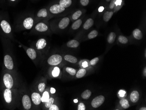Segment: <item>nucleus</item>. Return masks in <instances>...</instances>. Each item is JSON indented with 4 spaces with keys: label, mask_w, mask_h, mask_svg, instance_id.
<instances>
[{
    "label": "nucleus",
    "mask_w": 146,
    "mask_h": 110,
    "mask_svg": "<svg viewBox=\"0 0 146 110\" xmlns=\"http://www.w3.org/2000/svg\"><path fill=\"white\" fill-rule=\"evenodd\" d=\"M3 85L6 88L12 89L14 86L15 81L14 77L10 73L6 72L4 73L2 77Z\"/></svg>",
    "instance_id": "1"
},
{
    "label": "nucleus",
    "mask_w": 146,
    "mask_h": 110,
    "mask_svg": "<svg viewBox=\"0 0 146 110\" xmlns=\"http://www.w3.org/2000/svg\"><path fill=\"white\" fill-rule=\"evenodd\" d=\"M130 98L132 102H137L140 98V95L138 92L137 91H133V92H132L130 94Z\"/></svg>",
    "instance_id": "14"
},
{
    "label": "nucleus",
    "mask_w": 146,
    "mask_h": 110,
    "mask_svg": "<svg viewBox=\"0 0 146 110\" xmlns=\"http://www.w3.org/2000/svg\"><path fill=\"white\" fill-rule=\"evenodd\" d=\"M122 0H117L115 2V6L121 5Z\"/></svg>",
    "instance_id": "42"
},
{
    "label": "nucleus",
    "mask_w": 146,
    "mask_h": 110,
    "mask_svg": "<svg viewBox=\"0 0 146 110\" xmlns=\"http://www.w3.org/2000/svg\"><path fill=\"white\" fill-rule=\"evenodd\" d=\"M46 46V41L44 39H40L36 43V47L38 50H41L45 48Z\"/></svg>",
    "instance_id": "13"
},
{
    "label": "nucleus",
    "mask_w": 146,
    "mask_h": 110,
    "mask_svg": "<svg viewBox=\"0 0 146 110\" xmlns=\"http://www.w3.org/2000/svg\"><path fill=\"white\" fill-rule=\"evenodd\" d=\"M116 35L114 32H111L109 34L107 38V41L109 43H113L115 41L116 38Z\"/></svg>",
    "instance_id": "21"
},
{
    "label": "nucleus",
    "mask_w": 146,
    "mask_h": 110,
    "mask_svg": "<svg viewBox=\"0 0 146 110\" xmlns=\"http://www.w3.org/2000/svg\"><path fill=\"white\" fill-rule=\"evenodd\" d=\"M92 95V92L90 90H86L82 93V97L83 99H88Z\"/></svg>",
    "instance_id": "26"
},
{
    "label": "nucleus",
    "mask_w": 146,
    "mask_h": 110,
    "mask_svg": "<svg viewBox=\"0 0 146 110\" xmlns=\"http://www.w3.org/2000/svg\"><path fill=\"white\" fill-rule=\"evenodd\" d=\"M54 102V98L52 97H50H50L49 100L45 102V107L46 108H49L53 104Z\"/></svg>",
    "instance_id": "32"
},
{
    "label": "nucleus",
    "mask_w": 146,
    "mask_h": 110,
    "mask_svg": "<svg viewBox=\"0 0 146 110\" xmlns=\"http://www.w3.org/2000/svg\"><path fill=\"white\" fill-rule=\"evenodd\" d=\"M4 64L5 67L9 70H12L14 68V63L11 55L6 54L4 57Z\"/></svg>",
    "instance_id": "3"
},
{
    "label": "nucleus",
    "mask_w": 146,
    "mask_h": 110,
    "mask_svg": "<svg viewBox=\"0 0 146 110\" xmlns=\"http://www.w3.org/2000/svg\"><path fill=\"white\" fill-rule=\"evenodd\" d=\"M0 27L2 32L7 35L11 33V27L9 22L5 19H2L0 22Z\"/></svg>",
    "instance_id": "4"
},
{
    "label": "nucleus",
    "mask_w": 146,
    "mask_h": 110,
    "mask_svg": "<svg viewBox=\"0 0 146 110\" xmlns=\"http://www.w3.org/2000/svg\"><path fill=\"white\" fill-rule=\"evenodd\" d=\"M105 100V97L102 95H100L96 97L92 100L91 105L94 108H98L103 104Z\"/></svg>",
    "instance_id": "6"
},
{
    "label": "nucleus",
    "mask_w": 146,
    "mask_h": 110,
    "mask_svg": "<svg viewBox=\"0 0 146 110\" xmlns=\"http://www.w3.org/2000/svg\"><path fill=\"white\" fill-rule=\"evenodd\" d=\"M56 92V89H55L54 88H51L50 89V93L52 94H54V93H55Z\"/></svg>",
    "instance_id": "44"
},
{
    "label": "nucleus",
    "mask_w": 146,
    "mask_h": 110,
    "mask_svg": "<svg viewBox=\"0 0 146 110\" xmlns=\"http://www.w3.org/2000/svg\"><path fill=\"white\" fill-rule=\"evenodd\" d=\"M125 93H126L125 91L123 90H119V96L121 97H124Z\"/></svg>",
    "instance_id": "41"
},
{
    "label": "nucleus",
    "mask_w": 146,
    "mask_h": 110,
    "mask_svg": "<svg viewBox=\"0 0 146 110\" xmlns=\"http://www.w3.org/2000/svg\"><path fill=\"white\" fill-rule=\"evenodd\" d=\"M143 75L144 76H146V68H144V70H143Z\"/></svg>",
    "instance_id": "46"
},
{
    "label": "nucleus",
    "mask_w": 146,
    "mask_h": 110,
    "mask_svg": "<svg viewBox=\"0 0 146 110\" xmlns=\"http://www.w3.org/2000/svg\"><path fill=\"white\" fill-rule=\"evenodd\" d=\"M22 103L23 106L25 110H29L32 106L31 100L28 95H24L22 98Z\"/></svg>",
    "instance_id": "8"
},
{
    "label": "nucleus",
    "mask_w": 146,
    "mask_h": 110,
    "mask_svg": "<svg viewBox=\"0 0 146 110\" xmlns=\"http://www.w3.org/2000/svg\"><path fill=\"white\" fill-rule=\"evenodd\" d=\"M82 20L81 19H78L73 23L72 25V29L74 30H76L79 28L82 24Z\"/></svg>",
    "instance_id": "24"
},
{
    "label": "nucleus",
    "mask_w": 146,
    "mask_h": 110,
    "mask_svg": "<svg viewBox=\"0 0 146 110\" xmlns=\"http://www.w3.org/2000/svg\"><path fill=\"white\" fill-rule=\"evenodd\" d=\"M140 110H146V107H142L141 108H140L139 109Z\"/></svg>",
    "instance_id": "47"
},
{
    "label": "nucleus",
    "mask_w": 146,
    "mask_h": 110,
    "mask_svg": "<svg viewBox=\"0 0 146 110\" xmlns=\"http://www.w3.org/2000/svg\"><path fill=\"white\" fill-rule=\"evenodd\" d=\"M26 53L28 56L32 60H34L36 57V53L34 49L33 48H29L26 51Z\"/></svg>",
    "instance_id": "16"
},
{
    "label": "nucleus",
    "mask_w": 146,
    "mask_h": 110,
    "mask_svg": "<svg viewBox=\"0 0 146 110\" xmlns=\"http://www.w3.org/2000/svg\"><path fill=\"white\" fill-rule=\"evenodd\" d=\"M35 29L38 32H44L48 30V27L46 24L43 23H40L36 25Z\"/></svg>",
    "instance_id": "12"
},
{
    "label": "nucleus",
    "mask_w": 146,
    "mask_h": 110,
    "mask_svg": "<svg viewBox=\"0 0 146 110\" xmlns=\"http://www.w3.org/2000/svg\"><path fill=\"white\" fill-rule=\"evenodd\" d=\"M69 18L68 17H65L60 20V22H59L58 24V27L59 28L61 29H64L68 27V25L70 23Z\"/></svg>",
    "instance_id": "10"
},
{
    "label": "nucleus",
    "mask_w": 146,
    "mask_h": 110,
    "mask_svg": "<svg viewBox=\"0 0 146 110\" xmlns=\"http://www.w3.org/2000/svg\"><path fill=\"white\" fill-rule=\"evenodd\" d=\"M98 61H99V59H98V57H95L94 59H92L91 61H90L91 65H96L97 63L98 62Z\"/></svg>",
    "instance_id": "37"
},
{
    "label": "nucleus",
    "mask_w": 146,
    "mask_h": 110,
    "mask_svg": "<svg viewBox=\"0 0 146 110\" xmlns=\"http://www.w3.org/2000/svg\"><path fill=\"white\" fill-rule=\"evenodd\" d=\"M64 59L66 61L72 63H76L78 61V59L76 57L70 55H66L65 56Z\"/></svg>",
    "instance_id": "22"
},
{
    "label": "nucleus",
    "mask_w": 146,
    "mask_h": 110,
    "mask_svg": "<svg viewBox=\"0 0 146 110\" xmlns=\"http://www.w3.org/2000/svg\"><path fill=\"white\" fill-rule=\"evenodd\" d=\"M133 37L138 40H141L143 37L141 31L138 29H134L133 32Z\"/></svg>",
    "instance_id": "15"
},
{
    "label": "nucleus",
    "mask_w": 146,
    "mask_h": 110,
    "mask_svg": "<svg viewBox=\"0 0 146 110\" xmlns=\"http://www.w3.org/2000/svg\"><path fill=\"white\" fill-rule=\"evenodd\" d=\"M98 35V32L97 30H93L91 31L88 34V38L89 39H92L95 38Z\"/></svg>",
    "instance_id": "28"
},
{
    "label": "nucleus",
    "mask_w": 146,
    "mask_h": 110,
    "mask_svg": "<svg viewBox=\"0 0 146 110\" xmlns=\"http://www.w3.org/2000/svg\"><path fill=\"white\" fill-rule=\"evenodd\" d=\"M113 15V12L112 11H106L103 15V19L105 22H107L110 21Z\"/></svg>",
    "instance_id": "20"
},
{
    "label": "nucleus",
    "mask_w": 146,
    "mask_h": 110,
    "mask_svg": "<svg viewBox=\"0 0 146 110\" xmlns=\"http://www.w3.org/2000/svg\"><path fill=\"white\" fill-rule=\"evenodd\" d=\"M80 43L75 40H70L67 43V46L71 48H76L79 46Z\"/></svg>",
    "instance_id": "18"
},
{
    "label": "nucleus",
    "mask_w": 146,
    "mask_h": 110,
    "mask_svg": "<svg viewBox=\"0 0 146 110\" xmlns=\"http://www.w3.org/2000/svg\"><path fill=\"white\" fill-rule=\"evenodd\" d=\"M11 1H14L15 0H11Z\"/></svg>",
    "instance_id": "50"
},
{
    "label": "nucleus",
    "mask_w": 146,
    "mask_h": 110,
    "mask_svg": "<svg viewBox=\"0 0 146 110\" xmlns=\"http://www.w3.org/2000/svg\"><path fill=\"white\" fill-rule=\"evenodd\" d=\"M82 11L78 10L74 12L72 15V19L74 20H77L82 15Z\"/></svg>",
    "instance_id": "29"
},
{
    "label": "nucleus",
    "mask_w": 146,
    "mask_h": 110,
    "mask_svg": "<svg viewBox=\"0 0 146 110\" xmlns=\"http://www.w3.org/2000/svg\"><path fill=\"white\" fill-rule=\"evenodd\" d=\"M85 109L86 107H85V105L83 103H80L78 105V110H85Z\"/></svg>",
    "instance_id": "38"
},
{
    "label": "nucleus",
    "mask_w": 146,
    "mask_h": 110,
    "mask_svg": "<svg viewBox=\"0 0 146 110\" xmlns=\"http://www.w3.org/2000/svg\"><path fill=\"white\" fill-rule=\"evenodd\" d=\"M118 41L120 43L123 44H126L128 42V40L126 37L123 36H119L118 37Z\"/></svg>",
    "instance_id": "30"
},
{
    "label": "nucleus",
    "mask_w": 146,
    "mask_h": 110,
    "mask_svg": "<svg viewBox=\"0 0 146 110\" xmlns=\"http://www.w3.org/2000/svg\"><path fill=\"white\" fill-rule=\"evenodd\" d=\"M45 87H46V84L45 83H40L38 85V89L40 92H43L45 90Z\"/></svg>",
    "instance_id": "35"
},
{
    "label": "nucleus",
    "mask_w": 146,
    "mask_h": 110,
    "mask_svg": "<svg viewBox=\"0 0 146 110\" xmlns=\"http://www.w3.org/2000/svg\"><path fill=\"white\" fill-rule=\"evenodd\" d=\"M62 61V57L59 55H54L50 57L47 62L50 65H56L60 64Z\"/></svg>",
    "instance_id": "5"
},
{
    "label": "nucleus",
    "mask_w": 146,
    "mask_h": 110,
    "mask_svg": "<svg viewBox=\"0 0 146 110\" xmlns=\"http://www.w3.org/2000/svg\"><path fill=\"white\" fill-rule=\"evenodd\" d=\"M88 66V64L87 62L85 61V62H83L82 63V66L84 68H86Z\"/></svg>",
    "instance_id": "43"
},
{
    "label": "nucleus",
    "mask_w": 146,
    "mask_h": 110,
    "mask_svg": "<svg viewBox=\"0 0 146 110\" xmlns=\"http://www.w3.org/2000/svg\"><path fill=\"white\" fill-rule=\"evenodd\" d=\"M3 98L5 102L8 105H11L13 101V93L10 89L5 88L3 91Z\"/></svg>",
    "instance_id": "2"
},
{
    "label": "nucleus",
    "mask_w": 146,
    "mask_h": 110,
    "mask_svg": "<svg viewBox=\"0 0 146 110\" xmlns=\"http://www.w3.org/2000/svg\"><path fill=\"white\" fill-rule=\"evenodd\" d=\"M86 73V70L84 69H81L76 74V77L78 78H81L84 76Z\"/></svg>",
    "instance_id": "27"
},
{
    "label": "nucleus",
    "mask_w": 146,
    "mask_h": 110,
    "mask_svg": "<svg viewBox=\"0 0 146 110\" xmlns=\"http://www.w3.org/2000/svg\"><path fill=\"white\" fill-rule=\"evenodd\" d=\"M66 71L71 75H74L76 73V70L70 67H67L66 69Z\"/></svg>",
    "instance_id": "34"
},
{
    "label": "nucleus",
    "mask_w": 146,
    "mask_h": 110,
    "mask_svg": "<svg viewBox=\"0 0 146 110\" xmlns=\"http://www.w3.org/2000/svg\"><path fill=\"white\" fill-rule=\"evenodd\" d=\"M120 105L124 109H127L129 107L128 101L126 99H122L119 101Z\"/></svg>",
    "instance_id": "25"
},
{
    "label": "nucleus",
    "mask_w": 146,
    "mask_h": 110,
    "mask_svg": "<svg viewBox=\"0 0 146 110\" xmlns=\"http://www.w3.org/2000/svg\"><path fill=\"white\" fill-rule=\"evenodd\" d=\"M103 10H104V8L103 7H100V8H99V9H98V11L99 12H102V11H103Z\"/></svg>",
    "instance_id": "45"
},
{
    "label": "nucleus",
    "mask_w": 146,
    "mask_h": 110,
    "mask_svg": "<svg viewBox=\"0 0 146 110\" xmlns=\"http://www.w3.org/2000/svg\"><path fill=\"white\" fill-rule=\"evenodd\" d=\"M49 98H50V95L49 93L47 91L44 92L42 97V102H46L49 100Z\"/></svg>",
    "instance_id": "31"
},
{
    "label": "nucleus",
    "mask_w": 146,
    "mask_h": 110,
    "mask_svg": "<svg viewBox=\"0 0 146 110\" xmlns=\"http://www.w3.org/2000/svg\"><path fill=\"white\" fill-rule=\"evenodd\" d=\"M33 23H34L33 19L32 18L29 17V18H26L24 20L23 24L24 27L26 29H30L33 27Z\"/></svg>",
    "instance_id": "11"
},
{
    "label": "nucleus",
    "mask_w": 146,
    "mask_h": 110,
    "mask_svg": "<svg viewBox=\"0 0 146 110\" xmlns=\"http://www.w3.org/2000/svg\"><path fill=\"white\" fill-rule=\"evenodd\" d=\"M80 3L83 6H86L89 4V0H80Z\"/></svg>",
    "instance_id": "39"
},
{
    "label": "nucleus",
    "mask_w": 146,
    "mask_h": 110,
    "mask_svg": "<svg viewBox=\"0 0 146 110\" xmlns=\"http://www.w3.org/2000/svg\"><path fill=\"white\" fill-rule=\"evenodd\" d=\"M65 8L59 4H54L50 7V11L54 14H57L62 13L64 11Z\"/></svg>",
    "instance_id": "7"
},
{
    "label": "nucleus",
    "mask_w": 146,
    "mask_h": 110,
    "mask_svg": "<svg viewBox=\"0 0 146 110\" xmlns=\"http://www.w3.org/2000/svg\"><path fill=\"white\" fill-rule=\"evenodd\" d=\"M49 110H59V107L56 105H53L52 104L50 107H49Z\"/></svg>",
    "instance_id": "40"
},
{
    "label": "nucleus",
    "mask_w": 146,
    "mask_h": 110,
    "mask_svg": "<svg viewBox=\"0 0 146 110\" xmlns=\"http://www.w3.org/2000/svg\"><path fill=\"white\" fill-rule=\"evenodd\" d=\"M117 0H111L110 1V6L109 8L111 9H114L115 6V2H116Z\"/></svg>",
    "instance_id": "36"
},
{
    "label": "nucleus",
    "mask_w": 146,
    "mask_h": 110,
    "mask_svg": "<svg viewBox=\"0 0 146 110\" xmlns=\"http://www.w3.org/2000/svg\"><path fill=\"white\" fill-rule=\"evenodd\" d=\"M74 101L75 103H77L78 102V100H77V99H74Z\"/></svg>",
    "instance_id": "48"
},
{
    "label": "nucleus",
    "mask_w": 146,
    "mask_h": 110,
    "mask_svg": "<svg viewBox=\"0 0 146 110\" xmlns=\"http://www.w3.org/2000/svg\"><path fill=\"white\" fill-rule=\"evenodd\" d=\"M38 17H43V18H46L48 15V13H47V10L46 9H42L38 11L37 14Z\"/></svg>",
    "instance_id": "23"
},
{
    "label": "nucleus",
    "mask_w": 146,
    "mask_h": 110,
    "mask_svg": "<svg viewBox=\"0 0 146 110\" xmlns=\"http://www.w3.org/2000/svg\"><path fill=\"white\" fill-rule=\"evenodd\" d=\"M59 4L64 8H68L72 5V0H60L59 1Z\"/></svg>",
    "instance_id": "19"
},
{
    "label": "nucleus",
    "mask_w": 146,
    "mask_h": 110,
    "mask_svg": "<svg viewBox=\"0 0 146 110\" xmlns=\"http://www.w3.org/2000/svg\"><path fill=\"white\" fill-rule=\"evenodd\" d=\"M32 100L33 103L36 105H38L42 102V97L39 93H33L31 95Z\"/></svg>",
    "instance_id": "9"
},
{
    "label": "nucleus",
    "mask_w": 146,
    "mask_h": 110,
    "mask_svg": "<svg viewBox=\"0 0 146 110\" xmlns=\"http://www.w3.org/2000/svg\"><path fill=\"white\" fill-rule=\"evenodd\" d=\"M60 73V70L58 67H55L52 71V75L54 77H57L59 76V74Z\"/></svg>",
    "instance_id": "33"
},
{
    "label": "nucleus",
    "mask_w": 146,
    "mask_h": 110,
    "mask_svg": "<svg viewBox=\"0 0 146 110\" xmlns=\"http://www.w3.org/2000/svg\"><path fill=\"white\" fill-rule=\"evenodd\" d=\"M94 20H93L92 18H89L84 24V29H86V30H87V29L91 28V27H92V25H94Z\"/></svg>",
    "instance_id": "17"
},
{
    "label": "nucleus",
    "mask_w": 146,
    "mask_h": 110,
    "mask_svg": "<svg viewBox=\"0 0 146 110\" xmlns=\"http://www.w3.org/2000/svg\"><path fill=\"white\" fill-rule=\"evenodd\" d=\"M111 0H106V1H107V2H110Z\"/></svg>",
    "instance_id": "49"
}]
</instances>
